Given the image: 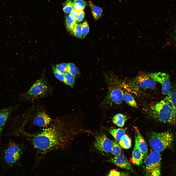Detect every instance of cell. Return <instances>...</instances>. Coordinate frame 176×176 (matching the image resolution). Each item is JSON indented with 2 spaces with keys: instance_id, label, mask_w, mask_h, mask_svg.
Masks as SVG:
<instances>
[{
  "instance_id": "22",
  "label": "cell",
  "mask_w": 176,
  "mask_h": 176,
  "mask_svg": "<svg viewBox=\"0 0 176 176\" xmlns=\"http://www.w3.org/2000/svg\"><path fill=\"white\" fill-rule=\"evenodd\" d=\"M121 147L116 141L112 142V147L111 153L115 156H117L120 154L121 152Z\"/></svg>"
},
{
  "instance_id": "3",
  "label": "cell",
  "mask_w": 176,
  "mask_h": 176,
  "mask_svg": "<svg viewBox=\"0 0 176 176\" xmlns=\"http://www.w3.org/2000/svg\"><path fill=\"white\" fill-rule=\"evenodd\" d=\"M174 140L173 135L169 131L153 132L150 136L149 142L152 149L160 153L170 147Z\"/></svg>"
},
{
  "instance_id": "25",
  "label": "cell",
  "mask_w": 176,
  "mask_h": 176,
  "mask_svg": "<svg viewBox=\"0 0 176 176\" xmlns=\"http://www.w3.org/2000/svg\"><path fill=\"white\" fill-rule=\"evenodd\" d=\"M66 23L67 29L71 32L76 24V19L73 18L69 14L66 18Z\"/></svg>"
},
{
  "instance_id": "26",
  "label": "cell",
  "mask_w": 176,
  "mask_h": 176,
  "mask_svg": "<svg viewBox=\"0 0 176 176\" xmlns=\"http://www.w3.org/2000/svg\"><path fill=\"white\" fill-rule=\"evenodd\" d=\"M67 72L74 77L77 76L79 73V70L77 67L74 64L71 63L67 64Z\"/></svg>"
},
{
  "instance_id": "1",
  "label": "cell",
  "mask_w": 176,
  "mask_h": 176,
  "mask_svg": "<svg viewBox=\"0 0 176 176\" xmlns=\"http://www.w3.org/2000/svg\"><path fill=\"white\" fill-rule=\"evenodd\" d=\"M69 125L63 119H56L49 127L39 133L32 135L34 148L44 154L65 148L71 139Z\"/></svg>"
},
{
  "instance_id": "14",
  "label": "cell",
  "mask_w": 176,
  "mask_h": 176,
  "mask_svg": "<svg viewBox=\"0 0 176 176\" xmlns=\"http://www.w3.org/2000/svg\"><path fill=\"white\" fill-rule=\"evenodd\" d=\"M137 134L138 145L145 159L147 155L148 149L146 143L139 130L136 127H134Z\"/></svg>"
},
{
  "instance_id": "18",
  "label": "cell",
  "mask_w": 176,
  "mask_h": 176,
  "mask_svg": "<svg viewBox=\"0 0 176 176\" xmlns=\"http://www.w3.org/2000/svg\"><path fill=\"white\" fill-rule=\"evenodd\" d=\"M109 132L115 140L118 142L125 133V130L121 128L111 129L110 130Z\"/></svg>"
},
{
  "instance_id": "24",
  "label": "cell",
  "mask_w": 176,
  "mask_h": 176,
  "mask_svg": "<svg viewBox=\"0 0 176 176\" xmlns=\"http://www.w3.org/2000/svg\"><path fill=\"white\" fill-rule=\"evenodd\" d=\"M64 75L63 82L69 86H72L74 82L75 77L67 72H66L64 74Z\"/></svg>"
},
{
  "instance_id": "7",
  "label": "cell",
  "mask_w": 176,
  "mask_h": 176,
  "mask_svg": "<svg viewBox=\"0 0 176 176\" xmlns=\"http://www.w3.org/2000/svg\"><path fill=\"white\" fill-rule=\"evenodd\" d=\"M96 149L103 154L111 152L112 147V142L103 133L97 135L94 143Z\"/></svg>"
},
{
  "instance_id": "5",
  "label": "cell",
  "mask_w": 176,
  "mask_h": 176,
  "mask_svg": "<svg viewBox=\"0 0 176 176\" xmlns=\"http://www.w3.org/2000/svg\"><path fill=\"white\" fill-rule=\"evenodd\" d=\"M144 159L146 176H160L161 157L160 153L153 150Z\"/></svg>"
},
{
  "instance_id": "29",
  "label": "cell",
  "mask_w": 176,
  "mask_h": 176,
  "mask_svg": "<svg viewBox=\"0 0 176 176\" xmlns=\"http://www.w3.org/2000/svg\"><path fill=\"white\" fill-rule=\"evenodd\" d=\"M167 97L171 102L174 108L176 111V89L170 94H169Z\"/></svg>"
},
{
  "instance_id": "11",
  "label": "cell",
  "mask_w": 176,
  "mask_h": 176,
  "mask_svg": "<svg viewBox=\"0 0 176 176\" xmlns=\"http://www.w3.org/2000/svg\"><path fill=\"white\" fill-rule=\"evenodd\" d=\"M108 161L121 168L127 170H132L131 163L123 154H121L111 158Z\"/></svg>"
},
{
  "instance_id": "20",
  "label": "cell",
  "mask_w": 176,
  "mask_h": 176,
  "mask_svg": "<svg viewBox=\"0 0 176 176\" xmlns=\"http://www.w3.org/2000/svg\"><path fill=\"white\" fill-rule=\"evenodd\" d=\"M123 100L132 107L137 108V103L132 96L130 94L125 92L123 94Z\"/></svg>"
},
{
  "instance_id": "15",
  "label": "cell",
  "mask_w": 176,
  "mask_h": 176,
  "mask_svg": "<svg viewBox=\"0 0 176 176\" xmlns=\"http://www.w3.org/2000/svg\"><path fill=\"white\" fill-rule=\"evenodd\" d=\"M13 110L12 107L0 109V129L2 130L4 126Z\"/></svg>"
},
{
  "instance_id": "34",
  "label": "cell",
  "mask_w": 176,
  "mask_h": 176,
  "mask_svg": "<svg viewBox=\"0 0 176 176\" xmlns=\"http://www.w3.org/2000/svg\"><path fill=\"white\" fill-rule=\"evenodd\" d=\"M175 39H176V30L175 31Z\"/></svg>"
},
{
  "instance_id": "9",
  "label": "cell",
  "mask_w": 176,
  "mask_h": 176,
  "mask_svg": "<svg viewBox=\"0 0 176 176\" xmlns=\"http://www.w3.org/2000/svg\"><path fill=\"white\" fill-rule=\"evenodd\" d=\"M22 151L20 147L15 143H11L5 151L4 158L8 164H13L20 158Z\"/></svg>"
},
{
  "instance_id": "30",
  "label": "cell",
  "mask_w": 176,
  "mask_h": 176,
  "mask_svg": "<svg viewBox=\"0 0 176 176\" xmlns=\"http://www.w3.org/2000/svg\"><path fill=\"white\" fill-rule=\"evenodd\" d=\"M55 67L58 72L63 75L67 72V64L63 63L57 64Z\"/></svg>"
},
{
  "instance_id": "33",
  "label": "cell",
  "mask_w": 176,
  "mask_h": 176,
  "mask_svg": "<svg viewBox=\"0 0 176 176\" xmlns=\"http://www.w3.org/2000/svg\"><path fill=\"white\" fill-rule=\"evenodd\" d=\"M85 14L84 10L77 11L76 18V22H78L82 21L84 18Z\"/></svg>"
},
{
  "instance_id": "13",
  "label": "cell",
  "mask_w": 176,
  "mask_h": 176,
  "mask_svg": "<svg viewBox=\"0 0 176 176\" xmlns=\"http://www.w3.org/2000/svg\"><path fill=\"white\" fill-rule=\"evenodd\" d=\"M143 158V153L138 145L136 136L135 137V144L133 151L131 162L134 164L140 166L142 164Z\"/></svg>"
},
{
  "instance_id": "10",
  "label": "cell",
  "mask_w": 176,
  "mask_h": 176,
  "mask_svg": "<svg viewBox=\"0 0 176 176\" xmlns=\"http://www.w3.org/2000/svg\"><path fill=\"white\" fill-rule=\"evenodd\" d=\"M137 78L139 86L142 89H154L155 87V82L147 74H139Z\"/></svg>"
},
{
  "instance_id": "2",
  "label": "cell",
  "mask_w": 176,
  "mask_h": 176,
  "mask_svg": "<svg viewBox=\"0 0 176 176\" xmlns=\"http://www.w3.org/2000/svg\"><path fill=\"white\" fill-rule=\"evenodd\" d=\"M154 117L164 123H174L176 121V111L167 97L151 106Z\"/></svg>"
},
{
  "instance_id": "17",
  "label": "cell",
  "mask_w": 176,
  "mask_h": 176,
  "mask_svg": "<svg viewBox=\"0 0 176 176\" xmlns=\"http://www.w3.org/2000/svg\"><path fill=\"white\" fill-rule=\"evenodd\" d=\"M127 119L126 116L121 113L115 115L112 118L113 123L117 126L121 127L123 126Z\"/></svg>"
},
{
  "instance_id": "31",
  "label": "cell",
  "mask_w": 176,
  "mask_h": 176,
  "mask_svg": "<svg viewBox=\"0 0 176 176\" xmlns=\"http://www.w3.org/2000/svg\"><path fill=\"white\" fill-rule=\"evenodd\" d=\"M82 32V36L84 37L89 32V29L88 24L86 21L81 24Z\"/></svg>"
},
{
  "instance_id": "19",
  "label": "cell",
  "mask_w": 176,
  "mask_h": 176,
  "mask_svg": "<svg viewBox=\"0 0 176 176\" xmlns=\"http://www.w3.org/2000/svg\"><path fill=\"white\" fill-rule=\"evenodd\" d=\"M118 143L120 146L125 149L130 148L131 146V141L130 138L125 134L121 138Z\"/></svg>"
},
{
  "instance_id": "28",
  "label": "cell",
  "mask_w": 176,
  "mask_h": 176,
  "mask_svg": "<svg viewBox=\"0 0 176 176\" xmlns=\"http://www.w3.org/2000/svg\"><path fill=\"white\" fill-rule=\"evenodd\" d=\"M73 10V2L72 0H68L66 1L63 7V10L66 13H70Z\"/></svg>"
},
{
  "instance_id": "21",
  "label": "cell",
  "mask_w": 176,
  "mask_h": 176,
  "mask_svg": "<svg viewBox=\"0 0 176 176\" xmlns=\"http://www.w3.org/2000/svg\"><path fill=\"white\" fill-rule=\"evenodd\" d=\"M73 10L77 11L84 10L87 5L83 0H73Z\"/></svg>"
},
{
  "instance_id": "8",
  "label": "cell",
  "mask_w": 176,
  "mask_h": 176,
  "mask_svg": "<svg viewBox=\"0 0 176 176\" xmlns=\"http://www.w3.org/2000/svg\"><path fill=\"white\" fill-rule=\"evenodd\" d=\"M153 80L159 83L162 85V91L164 95L168 94L171 88L169 76L165 73L157 72L147 74Z\"/></svg>"
},
{
  "instance_id": "4",
  "label": "cell",
  "mask_w": 176,
  "mask_h": 176,
  "mask_svg": "<svg viewBox=\"0 0 176 176\" xmlns=\"http://www.w3.org/2000/svg\"><path fill=\"white\" fill-rule=\"evenodd\" d=\"M105 78L108 87L107 95L102 103L103 105L113 103L119 104L123 100L124 94L122 91L118 87L114 76L108 74L105 75Z\"/></svg>"
},
{
  "instance_id": "35",
  "label": "cell",
  "mask_w": 176,
  "mask_h": 176,
  "mask_svg": "<svg viewBox=\"0 0 176 176\" xmlns=\"http://www.w3.org/2000/svg\"><path fill=\"white\" fill-rule=\"evenodd\" d=\"M2 130L0 129V137L1 134L2 132Z\"/></svg>"
},
{
  "instance_id": "12",
  "label": "cell",
  "mask_w": 176,
  "mask_h": 176,
  "mask_svg": "<svg viewBox=\"0 0 176 176\" xmlns=\"http://www.w3.org/2000/svg\"><path fill=\"white\" fill-rule=\"evenodd\" d=\"M51 117L45 112L42 111L38 113L34 118L33 122L34 125L39 127H45L52 122Z\"/></svg>"
},
{
  "instance_id": "16",
  "label": "cell",
  "mask_w": 176,
  "mask_h": 176,
  "mask_svg": "<svg viewBox=\"0 0 176 176\" xmlns=\"http://www.w3.org/2000/svg\"><path fill=\"white\" fill-rule=\"evenodd\" d=\"M88 4L90 7L92 14L95 20L99 19L101 16L102 10L100 7L95 5L90 1L88 2Z\"/></svg>"
},
{
  "instance_id": "27",
  "label": "cell",
  "mask_w": 176,
  "mask_h": 176,
  "mask_svg": "<svg viewBox=\"0 0 176 176\" xmlns=\"http://www.w3.org/2000/svg\"><path fill=\"white\" fill-rule=\"evenodd\" d=\"M105 176H130V174L127 172L119 171L113 169Z\"/></svg>"
},
{
  "instance_id": "23",
  "label": "cell",
  "mask_w": 176,
  "mask_h": 176,
  "mask_svg": "<svg viewBox=\"0 0 176 176\" xmlns=\"http://www.w3.org/2000/svg\"><path fill=\"white\" fill-rule=\"evenodd\" d=\"M75 36L79 38L82 37L81 24H76L71 32Z\"/></svg>"
},
{
  "instance_id": "6",
  "label": "cell",
  "mask_w": 176,
  "mask_h": 176,
  "mask_svg": "<svg viewBox=\"0 0 176 176\" xmlns=\"http://www.w3.org/2000/svg\"><path fill=\"white\" fill-rule=\"evenodd\" d=\"M49 87L46 82L41 79L37 80L30 89L24 94L26 100H33L44 97L49 91Z\"/></svg>"
},
{
  "instance_id": "32",
  "label": "cell",
  "mask_w": 176,
  "mask_h": 176,
  "mask_svg": "<svg viewBox=\"0 0 176 176\" xmlns=\"http://www.w3.org/2000/svg\"><path fill=\"white\" fill-rule=\"evenodd\" d=\"M53 70L55 77L59 80L64 82V75L58 72L55 67H53Z\"/></svg>"
}]
</instances>
